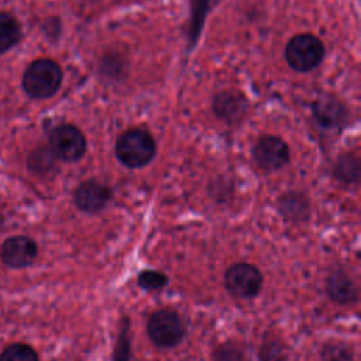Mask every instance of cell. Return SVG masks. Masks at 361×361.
Here are the masks:
<instances>
[{
	"label": "cell",
	"mask_w": 361,
	"mask_h": 361,
	"mask_svg": "<svg viewBox=\"0 0 361 361\" xmlns=\"http://www.w3.org/2000/svg\"><path fill=\"white\" fill-rule=\"evenodd\" d=\"M155 154V141L144 128H128L116 141V157L127 168L145 166Z\"/></svg>",
	"instance_id": "obj_1"
},
{
	"label": "cell",
	"mask_w": 361,
	"mask_h": 361,
	"mask_svg": "<svg viewBox=\"0 0 361 361\" xmlns=\"http://www.w3.org/2000/svg\"><path fill=\"white\" fill-rule=\"evenodd\" d=\"M61 66L48 58L31 62L23 75V87L34 99H48L55 94L62 83Z\"/></svg>",
	"instance_id": "obj_2"
},
{
	"label": "cell",
	"mask_w": 361,
	"mask_h": 361,
	"mask_svg": "<svg viewBox=\"0 0 361 361\" xmlns=\"http://www.w3.org/2000/svg\"><path fill=\"white\" fill-rule=\"evenodd\" d=\"M147 334L157 347L172 348L183 340L186 334V322L175 309H158L148 317Z\"/></svg>",
	"instance_id": "obj_3"
},
{
	"label": "cell",
	"mask_w": 361,
	"mask_h": 361,
	"mask_svg": "<svg viewBox=\"0 0 361 361\" xmlns=\"http://www.w3.org/2000/svg\"><path fill=\"white\" fill-rule=\"evenodd\" d=\"M324 54V44L316 35L307 32L292 37L285 48L286 62L298 72H309L319 66Z\"/></svg>",
	"instance_id": "obj_4"
},
{
	"label": "cell",
	"mask_w": 361,
	"mask_h": 361,
	"mask_svg": "<svg viewBox=\"0 0 361 361\" xmlns=\"http://www.w3.org/2000/svg\"><path fill=\"white\" fill-rule=\"evenodd\" d=\"M224 288L227 292L240 299L258 296L262 288V272L250 262H235L224 272Z\"/></svg>",
	"instance_id": "obj_5"
},
{
	"label": "cell",
	"mask_w": 361,
	"mask_h": 361,
	"mask_svg": "<svg viewBox=\"0 0 361 361\" xmlns=\"http://www.w3.org/2000/svg\"><path fill=\"white\" fill-rule=\"evenodd\" d=\"M49 149L54 157L75 162L80 159L86 152V138L83 133L73 124H58L49 133Z\"/></svg>",
	"instance_id": "obj_6"
},
{
	"label": "cell",
	"mask_w": 361,
	"mask_h": 361,
	"mask_svg": "<svg viewBox=\"0 0 361 361\" xmlns=\"http://www.w3.org/2000/svg\"><path fill=\"white\" fill-rule=\"evenodd\" d=\"M254 159L264 171H276L285 166L289 161L288 144L275 135H262L254 145Z\"/></svg>",
	"instance_id": "obj_7"
},
{
	"label": "cell",
	"mask_w": 361,
	"mask_h": 361,
	"mask_svg": "<svg viewBox=\"0 0 361 361\" xmlns=\"http://www.w3.org/2000/svg\"><path fill=\"white\" fill-rule=\"evenodd\" d=\"M38 255L37 243L27 235H13L3 241L0 258L3 264L13 269L30 267Z\"/></svg>",
	"instance_id": "obj_8"
},
{
	"label": "cell",
	"mask_w": 361,
	"mask_h": 361,
	"mask_svg": "<svg viewBox=\"0 0 361 361\" xmlns=\"http://www.w3.org/2000/svg\"><path fill=\"white\" fill-rule=\"evenodd\" d=\"M111 199V190L96 179H87L75 189L73 202L85 213H97L106 207Z\"/></svg>",
	"instance_id": "obj_9"
},
{
	"label": "cell",
	"mask_w": 361,
	"mask_h": 361,
	"mask_svg": "<svg viewBox=\"0 0 361 361\" xmlns=\"http://www.w3.org/2000/svg\"><path fill=\"white\" fill-rule=\"evenodd\" d=\"M324 292L337 305H353L358 300V288L353 278L343 269L331 271L324 282Z\"/></svg>",
	"instance_id": "obj_10"
},
{
	"label": "cell",
	"mask_w": 361,
	"mask_h": 361,
	"mask_svg": "<svg viewBox=\"0 0 361 361\" xmlns=\"http://www.w3.org/2000/svg\"><path fill=\"white\" fill-rule=\"evenodd\" d=\"M247 99L237 92H221L213 99L214 113L227 121L240 120L247 111Z\"/></svg>",
	"instance_id": "obj_11"
},
{
	"label": "cell",
	"mask_w": 361,
	"mask_h": 361,
	"mask_svg": "<svg viewBox=\"0 0 361 361\" xmlns=\"http://www.w3.org/2000/svg\"><path fill=\"white\" fill-rule=\"evenodd\" d=\"M314 118L323 127H338L347 117V109L334 97H323L313 104Z\"/></svg>",
	"instance_id": "obj_12"
},
{
	"label": "cell",
	"mask_w": 361,
	"mask_h": 361,
	"mask_svg": "<svg viewBox=\"0 0 361 361\" xmlns=\"http://www.w3.org/2000/svg\"><path fill=\"white\" fill-rule=\"evenodd\" d=\"M279 213L289 221H305L309 217V203L303 195L288 193L279 197Z\"/></svg>",
	"instance_id": "obj_13"
},
{
	"label": "cell",
	"mask_w": 361,
	"mask_h": 361,
	"mask_svg": "<svg viewBox=\"0 0 361 361\" xmlns=\"http://www.w3.org/2000/svg\"><path fill=\"white\" fill-rule=\"evenodd\" d=\"M21 38L18 21L8 13L0 11V54L7 52Z\"/></svg>",
	"instance_id": "obj_14"
},
{
	"label": "cell",
	"mask_w": 361,
	"mask_h": 361,
	"mask_svg": "<svg viewBox=\"0 0 361 361\" xmlns=\"http://www.w3.org/2000/svg\"><path fill=\"white\" fill-rule=\"evenodd\" d=\"M258 357L261 361H288L289 353L286 345L276 337L264 338L259 350Z\"/></svg>",
	"instance_id": "obj_15"
},
{
	"label": "cell",
	"mask_w": 361,
	"mask_h": 361,
	"mask_svg": "<svg viewBox=\"0 0 361 361\" xmlns=\"http://www.w3.org/2000/svg\"><path fill=\"white\" fill-rule=\"evenodd\" d=\"M130 358H131L130 320L127 316H123L118 337L113 350V361H130Z\"/></svg>",
	"instance_id": "obj_16"
},
{
	"label": "cell",
	"mask_w": 361,
	"mask_h": 361,
	"mask_svg": "<svg viewBox=\"0 0 361 361\" xmlns=\"http://www.w3.org/2000/svg\"><path fill=\"white\" fill-rule=\"evenodd\" d=\"M322 361H353V348L344 341L330 340L323 344Z\"/></svg>",
	"instance_id": "obj_17"
},
{
	"label": "cell",
	"mask_w": 361,
	"mask_h": 361,
	"mask_svg": "<svg viewBox=\"0 0 361 361\" xmlns=\"http://www.w3.org/2000/svg\"><path fill=\"white\" fill-rule=\"evenodd\" d=\"M0 361H39L37 351L24 343H14L3 348Z\"/></svg>",
	"instance_id": "obj_18"
},
{
	"label": "cell",
	"mask_w": 361,
	"mask_h": 361,
	"mask_svg": "<svg viewBox=\"0 0 361 361\" xmlns=\"http://www.w3.org/2000/svg\"><path fill=\"white\" fill-rule=\"evenodd\" d=\"M358 172H360V165L358 159L354 155H344L341 157L334 168V175L337 179H341L343 182H355L358 179Z\"/></svg>",
	"instance_id": "obj_19"
},
{
	"label": "cell",
	"mask_w": 361,
	"mask_h": 361,
	"mask_svg": "<svg viewBox=\"0 0 361 361\" xmlns=\"http://www.w3.org/2000/svg\"><path fill=\"white\" fill-rule=\"evenodd\" d=\"M137 283L147 292L161 290L168 285V276L158 269H142L137 276Z\"/></svg>",
	"instance_id": "obj_20"
},
{
	"label": "cell",
	"mask_w": 361,
	"mask_h": 361,
	"mask_svg": "<svg viewBox=\"0 0 361 361\" xmlns=\"http://www.w3.org/2000/svg\"><path fill=\"white\" fill-rule=\"evenodd\" d=\"M213 361H245L243 348L235 341H226L213 350Z\"/></svg>",
	"instance_id": "obj_21"
},
{
	"label": "cell",
	"mask_w": 361,
	"mask_h": 361,
	"mask_svg": "<svg viewBox=\"0 0 361 361\" xmlns=\"http://www.w3.org/2000/svg\"><path fill=\"white\" fill-rule=\"evenodd\" d=\"M54 162V154L49 148H39L31 152L28 158V166L30 169L35 172H45L52 166Z\"/></svg>",
	"instance_id": "obj_22"
},
{
	"label": "cell",
	"mask_w": 361,
	"mask_h": 361,
	"mask_svg": "<svg viewBox=\"0 0 361 361\" xmlns=\"http://www.w3.org/2000/svg\"><path fill=\"white\" fill-rule=\"evenodd\" d=\"M0 224H1V217H0Z\"/></svg>",
	"instance_id": "obj_23"
}]
</instances>
